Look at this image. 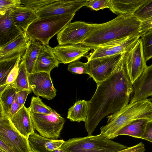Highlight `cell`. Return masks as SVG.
Returning <instances> with one entry per match:
<instances>
[{
	"label": "cell",
	"instance_id": "ac0fdd59",
	"mask_svg": "<svg viewBox=\"0 0 152 152\" xmlns=\"http://www.w3.org/2000/svg\"><path fill=\"white\" fill-rule=\"evenodd\" d=\"M60 63L54 53L52 48L48 44L42 45L35 63L33 73L45 72L50 73Z\"/></svg>",
	"mask_w": 152,
	"mask_h": 152
},
{
	"label": "cell",
	"instance_id": "b9f144b4",
	"mask_svg": "<svg viewBox=\"0 0 152 152\" xmlns=\"http://www.w3.org/2000/svg\"><path fill=\"white\" fill-rule=\"evenodd\" d=\"M0 150L5 152H13L12 150L8 145L0 140Z\"/></svg>",
	"mask_w": 152,
	"mask_h": 152
},
{
	"label": "cell",
	"instance_id": "d4e9b609",
	"mask_svg": "<svg viewBox=\"0 0 152 152\" xmlns=\"http://www.w3.org/2000/svg\"><path fill=\"white\" fill-rule=\"evenodd\" d=\"M88 101H77L68 110L67 118L71 121L85 122L88 114Z\"/></svg>",
	"mask_w": 152,
	"mask_h": 152
},
{
	"label": "cell",
	"instance_id": "4316f807",
	"mask_svg": "<svg viewBox=\"0 0 152 152\" xmlns=\"http://www.w3.org/2000/svg\"><path fill=\"white\" fill-rule=\"evenodd\" d=\"M18 67V75L16 79L11 85L16 89L17 92L24 90L31 91L29 85L28 74L24 60L23 57L20 59Z\"/></svg>",
	"mask_w": 152,
	"mask_h": 152
},
{
	"label": "cell",
	"instance_id": "3957f363",
	"mask_svg": "<svg viewBox=\"0 0 152 152\" xmlns=\"http://www.w3.org/2000/svg\"><path fill=\"white\" fill-rule=\"evenodd\" d=\"M107 118V124L100 128V134L106 138L112 139L121 129L134 121H152V102L147 99L129 103Z\"/></svg>",
	"mask_w": 152,
	"mask_h": 152
},
{
	"label": "cell",
	"instance_id": "60d3db41",
	"mask_svg": "<svg viewBox=\"0 0 152 152\" xmlns=\"http://www.w3.org/2000/svg\"><path fill=\"white\" fill-rule=\"evenodd\" d=\"M17 92L10 110L9 116L10 118H12L21 108L18 101Z\"/></svg>",
	"mask_w": 152,
	"mask_h": 152
},
{
	"label": "cell",
	"instance_id": "e575fe53",
	"mask_svg": "<svg viewBox=\"0 0 152 152\" xmlns=\"http://www.w3.org/2000/svg\"><path fill=\"white\" fill-rule=\"evenodd\" d=\"M20 0H0V15L4 14L8 10L21 5Z\"/></svg>",
	"mask_w": 152,
	"mask_h": 152
},
{
	"label": "cell",
	"instance_id": "74e56055",
	"mask_svg": "<svg viewBox=\"0 0 152 152\" xmlns=\"http://www.w3.org/2000/svg\"><path fill=\"white\" fill-rule=\"evenodd\" d=\"M141 139L152 143V121L147 122L145 130Z\"/></svg>",
	"mask_w": 152,
	"mask_h": 152
},
{
	"label": "cell",
	"instance_id": "4dcf8cb0",
	"mask_svg": "<svg viewBox=\"0 0 152 152\" xmlns=\"http://www.w3.org/2000/svg\"><path fill=\"white\" fill-rule=\"evenodd\" d=\"M134 15L141 21L152 18V0H148Z\"/></svg>",
	"mask_w": 152,
	"mask_h": 152
},
{
	"label": "cell",
	"instance_id": "44dd1931",
	"mask_svg": "<svg viewBox=\"0 0 152 152\" xmlns=\"http://www.w3.org/2000/svg\"><path fill=\"white\" fill-rule=\"evenodd\" d=\"M148 0H110V10L117 15H134Z\"/></svg>",
	"mask_w": 152,
	"mask_h": 152
},
{
	"label": "cell",
	"instance_id": "f35d334b",
	"mask_svg": "<svg viewBox=\"0 0 152 152\" xmlns=\"http://www.w3.org/2000/svg\"><path fill=\"white\" fill-rule=\"evenodd\" d=\"M20 60L18 61L16 66L9 74L6 83L11 84L16 79L18 74L19 64Z\"/></svg>",
	"mask_w": 152,
	"mask_h": 152
},
{
	"label": "cell",
	"instance_id": "8d00e7d4",
	"mask_svg": "<svg viewBox=\"0 0 152 152\" xmlns=\"http://www.w3.org/2000/svg\"><path fill=\"white\" fill-rule=\"evenodd\" d=\"M145 150V145L141 142L134 146L128 147L125 149L116 152H144Z\"/></svg>",
	"mask_w": 152,
	"mask_h": 152
},
{
	"label": "cell",
	"instance_id": "277c9868",
	"mask_svg": "<svg viewBox=\"0 0 152 152\" xmlns=\"http://www.w3.org/2000/svg\"><path fill=\"white\" fill-rule=\"evenodd\" d=\"M75 14L39 18L28 28L25 34L29 40L48 44L50 39L71 22Z\"/></svg>",
	"mask_w": 152,
	"mask_h": 152
},
{
	"label": "cell",
	"instance_id": "bcb514c9",
	"mask_svg": "<svg viewBox=\"0 0 152 152\" xmlns=\"http://www.w3.org/2000/svg\"><path fill=\"white\" fill-rule=\"evenodd\" d=\"M0 152H4V151H3L0 150Z\"/></svg>",
	"mask_w": 152,
	"mask_h": 152
},
{
	"label": "cell",
	"instance_id": "ab89813d",
	"mask_svg": "<svg viewBox=\"0 0 152 152\" xmlns=\"http://www.w3.org/2000/svg\"><path fill=\"white\" fill-rule=\"evenodd\" d=\"M31 91L29 90H24L17 92L18 101L21 108L24 105L27 96L31 92Z\"/></svg>",
	"mask_w": 152,
	"mask_h": 152
},
{
	"label": "cell",
	"instance_id": "9c48e42d",
	"mask_svg": "<svg viewBox=\"0 0 152 152\" xmlns=\"http://www.w3.org/2000/svg\"><path fill=\"white\" fill-rule=\"evenodd\" d=\"M140 34L114 41L100 45L86 56L88 60L113 56L129 50L137 44Z\"/></svg>",
	"mask_w": 152,
	"mask_h": 152
},
{
	"label": "cell",
	"instance_id": "5bb4252c",
	"mask_svg": "<svg viewBox=\"0 0 152 152\" xmlns=\"http://www.w3.org/2000/svg\"><path fill=\"white\" fill-rule=\"evenodd\" d=\"M91 49V47L82 44L58 45L52 48L60 63L64 64L79 60Z\"/></svg>",
	"mask_w": 152,
	"mask_h": 152
},
{
	"label": "cell",
	"instance_id": "30bf717a",
	"mask_svg": "<svg viewBox=\"0 0 152 152\" xmlns=\"http://www.w3.org/2000/svg\"><path fill=\"white\" fill-rule=\"evenodd\" d=\"M92 27V24L84 22L70 23L57 34L58 45L81 44Z\"/></svg>",
	"mask_w": 152,
	"mask_h": 152
},
{
	"label": "cell",
	"instance_id": "5b68a950",
	"mask_svg": "<svg viewBox=\"0 0 152 152\" xmlns=\"http://www.w3.org/2000/svg\"><path fill=\"white\" fill-rule=\"evenodd\" d=\"M61 146L68 152H116L128 147L101 134L71 138L65 141Z\"/></svg>",
	"mask_w": 152,
	"mask_h": 152
},
{
	"label": "cell",
	"instance_id": "2e32d148",
	"mask_svg": "<svg viewBox=\"0 0 152 152\" xmlns=\"http://www.w3.org/2000/svg\"><path fill=\"white\" fill-rule=\"evenodd\" d=\"M13 9L0 15V47L23 34L15 25L12 17Z\"/></svg>",
	"mask_w": 152,
	"mask_h": 152
},
{
	"label": "cell",
	"instance_id": "d590c367",
	"mask_svg": "<svg viewBox=\"0 0 152 152\" xmlns=\"http://www.w3.org/2000/svg\"><path fill=\"white\" fill-rule=\"evenodd\" d=\"M152 29V18L141 21L138 32L140 35Z\"/></svg>",
	"mask_w": 152,
	"mask_h": 152
},
{
	"label": "cell",
	"instance_id": "ee69618b",
	"mask_svg": "<svg viewBox=\"0 0 152 152\" xmlns=\"http://www.w3.org/2000/svg\"><path fill=\"white\" fill-rule=\"evenodd\" d=\"M10 85L7 83H6L1 86H0V94H1Z\"/></svg>",
	"mask_w": 152,
	"mask_h": 152
},
{
	"label": "cell",
	"instance_id": "836d02e7",
	"mask_svg": "<svg viewBox=\"0 0 152 152\" xmlns=\"http://www.w3.org/2000/svg\"><path fill=\"white\" fill-rule=\"evenodd\" d=\"M86 6L95 11L110 7V0H88Z\"/></svg>",
	"mask_w": 152,
	"mask_h": 152
},
{
	"label": "cell",
	"instance_id": "7c38bea8",
	"mask_svg": "<svg viewBox=\"0 0 152 152\" xmlns=\"http://www.w3.org/2000/svg\"><path fill=\"white\" fill-rule=\"evenodd\" d=\"M88 0H57L36 11L39 18L66 14H74L86 6Z\"/></svg>",
	"mask_w": 152,
	"mask_h": 152
},
{
	"label": "cell",
	"instance_id": "7a4b0ae2",
	"mask_svg": "<svg viewBox=\"0 0 152 152\" xmlns=\"http://www.w3.org/2000/svg\"><path fill=\"white\" fill-rule=\"evenodd\" d=\"M141 23L134 15H122L106 23H92L90 31L81 44L94 49L114 41L138 35Z\"/></svg>",
	"mask_w": 152,
	"mask_h": 152
},
{
	"label": "cell",
	"instance_id": "603a6c76",
	"mask_svg": "<svg viewBox=\"0 0 152 152\" xmlns=\"http://www.w3.org/2000/svg\"><path fill=\"white\" fill-rule=\"evenodd\" d=\"M37 40H29L25 52L22 56L29 75L33 73L34 66L42 45Z\"/></svg>",
	"mask_w": 152,
	"mask_h": 152
},
{
	"label": "cell",
	"instance_id": "ba28073f",
	"mask_svg": "<svg viewBox=\"0 0 152 152\" xmlns=\"http://www.w3.org/2000/svg\"><path fill=\"white\" fill-rule=\"evenodd\" d=\"M122 53L88 60L86 64L88 75L97 85L107 79L116 70Z\"/></svg>",
	"mask_w": 152,
	"mask_h": 152
},
{
	"label": "cell",
	"instance_id": "8992f818",
	"mask_svg": "<svg viewBox=\"0 0 152 152\" xmlns=\"http://www.w3.org/2000/svg\"><path fill=\"white\" fill-rule=\"evenodd\" d=\"M29 110L34 128L39 134L51 139L58 140L65 122V119L53 109L49 115L34 113Z\"/></svg>",
	"mask_w": 152,
	"mask_h": 152
},
{
	"label": "cell",
	"instance_id": "d6986e66",
	"mask_svg": "<svg viewBox=\"0 0 152 152\" xmlns=\"http://www.w3.org/2000/svg\"><path fill=\"white\" fill-rule=\"evenodd\" d=\"M29 112L28 107L27 108L24 105L10 118L16 129L27 138L35 132Z\"/></svg>",
	"mask_w": 152,
	"mask_h": 152
},
{
	"label": "cell",
	"instance_id": "8fae6325",
	"mask_svg": "<svg viewBox=\"0 0 152 152\" xmlns=\"http://www.w3.org/2000/svg\"><path fill=\"white\" fill-rule=\"evenodd\" d=\"M125 56L127 71L133 85L147 66L143 55L141 38L133 48L125 53Z\"/></svg>",
	"mask_w": 152,
	"mask_h": 152
},
{
	"label": "cell",
	"instance_id": "d6a6232c",
	"mask_svg": "<svg viewBox=\"0 0 152 152\" xmlns=\"http://www.w3.org/2000/svg\"><path fill=\"white\" fill-rule=\"evenodd\" d=\"M68 70L74 74H88L86 68V63H83L79 60L73 61L69 64Z\"/></svg>",
	"mask_w": 152,
	"mask_h": 152
},
{
	"label": "cell",
	"instance_id": "7402d4cb",
	"mask_svg": "<svg viewBox=\"0 0 152 152\" xmlns=\"http://www.w3.org/2000/svg\"><path fill=\"white\" fill-rule=\"evenodd\" d=\"M28 140L32 151L38 149L49 151L59 148L65 141L63 140H54L45 137L35 132L29 136Z\"/></svg>",
	"mask_w": 152,
	"mask_h": 152
},
{
	"label": "cell",
	"instance_id": "ffe728a7",
	"mask_svg": "<svg viewBox=\"0 0 152 152\" xmlns=\"http://www.w3.org/2000/svg\"><path fill=\"white\" fill-rule=\"evenodd\" d=\"M12 16L17 27L25 34L29 26L39 18L36 11L25 6L12 9Z\"/></svg>",
	"mask_w": 152,
	"mask_h": 152
},
{
	"label": "cell",
	"instance_id": "f6af8a7d",
	"mask_svg": "<svg viewBox=\"0 0 152 152\" xmlns=\"http://www.w3.org/2000/svg\"><path fill=\"white\" fill-rule=\"evenodd\" d=\"M148 99L152 102V96L149 97Z\"/></svg>",
	"mask_w": 152,
	"mask_h": 152
},
{
	"label": "cell",
	"instance_id": "6da1fadb",
	"mask_svg": "<svg viewBox=\"0 0 152 152\" xmlns=\"http://www.w3.org/2000/svg\"><path fill=\"white\" fill-rule=\"evenodd\" d=\"M96 91L88 101V114L85 128L91 135L101 121L108 115L123 108L130 103L133 91L127 71L125 53L111 76L97 85Z\"/></svg>",
	"mask_w": 152,
	"mask_h": 152
},
{
	"label": "cell",
	"instance_id": "484cf974",
	"mask_svg": "<svg viewBox=\"0 0 152 152\" xmlns=\"http://www.w3.org/2000/svg\"><path fill=\"white\" fill-rule=\"evenodd\" d=\"M17 92L16 89L10 84L0 94V116L9 117L11 106Z\"/></svg>",
	"mask_w": 152,
	"mask_h": 152
},
{
	"label": "cell",
	"instance_id": "1f68e13d",
	"mask_svg": "<svg viewBox=\"0 0 152 152\" xmlns=\"http://www.w3.org/2000/svg\"><path fill=\"white\" fill-rule=\"evenodd\" d=\"M57 0H21L22 4L35 11Z\"/></svg>",
	"mask_w": 152,
	"mask_h": 152
},
{
	"label": "cell",
	"instance_id": "7bdbcfd3",
	"mask_svg": "<svg viewBox=\"0 0 152 152\" xmlns=\"http://www.w3.org/2000/svg\"><path fill=\"white\" fill-rule=\"evenodd\" d=\"M32 151L33 152H68L61 146L59 148L52 151L38 149L34 150Z\"/></svg>",
	"mask_w": 152,
	"mask_h": 152
},
{
	"label": "cell",
	"instance_id": "9a60e30c",
	"mask_svg": "<svg viewBox=\"0 0 152 152\" xmlns=\"http://www.w3.org/2000/svg\"><path fill=\"white\" fill-rule=\"evenodd\" d=\"M133 86L129 103L147 99L152 96V64L147 66Z\"/></svg>",
	"mask_w": 152,
	"mask_h": 152
},
{
	"label": "cell",
	"instance_id": "4fadbf2b",
	"mask_svg": "<svg viewBox=\"0 0 152 152\" xmlns=\"http://www.w3.org/2000/svg\"><path fill=\"white\" fill-rule=\"evenodd\" d=\"M28 80L30 88L36 96L49 100L56 96V90L53 85L50 73H32L28 75Z\"/></svg>",
	"mask_w": 152,
	"mask_h": 152
},
{
	"label": "cell",
	"instance_id": "f546056e",
	"mask_svg": "<svg viewBox=\"0 0 152 152\" xmlns=\"http://www.w3.org/2000/svg\"><path fill=\"white\" fill-rule=\"evenodd\" d=\"M140 36L143 55L147 61L152 58V29Z\"/></svg>",
	"mask_w": 152,
	"mask_h": 152
},
{
	"label": "cell",
	"instance_id": "f1b7e54d",
	"mask_svg": "<svg viewBox=\"0 0 152 152\" xmlns=\"http://www.w3.org/2000/svg\"><path fill=\"white\" fill-rule=\"evenodd\" d=\"M28 108L34 113L46 115L51 114L53 111V109L42 102L39 96L32 97Z\"/></svg>",
	"mask_w": 152,
	"mask_h": 152
},
{
	"label": "cell",
	"instance_id": "e0dca14e",
	"mask_svg": "<svg viewBox=\"0 0 152 152\" xmlns=\"http://www.w3.org/2000/svg\"><path fill=\"white\" fill-rule=\"evenodd\" d=\"M29 41L23 34L0 47V61L23 56Z\"/></svg>",
	"mask_w": 152,
	"mask_h": 152
},
{
	"label": "cell",
	"instance_id": "83f0119b",
	"mask_svg": "<svg viewBox=\"0 0 152 152\" xmlns=\"http://www.w3.org/2000/svg\"><path fill=\"white\" fill-rule=\"evenodd\" d=\"M21 56L12 59L0 61V86L6 83L7 77L18 61L20 60Z\"/></svg>",
	"mask_w": 152,
	"mask_h": 152
},
{
	"label": "cell",
	"instance_id": "cb8c5ba5",
	"mask_svg": "<svg viewBox=\"0 0 152 152\" xmlns=\"http://www.w3.org/2000/svg\"><path fill=\"white\" fill-rule=\"evenodd\" d=\"M149 121L142 119L134 121L121 129L116 134L115 137L119 135H126L141 139Z\"/></svg>",
	"mask_w": 152,
	"mask_h": 152
},
{
	"label": "cell",
	"instance_id": "52a82bcc",
	"mask_svg": "<svg viewBox=\"0 0 152 152\" xmlns=\"http://www.w3.org/2000/svg\"><path fill=\"white\" fill-rule=\"evenodd\" d=\"M0 140L8 145L13 152H33L28 138L22 135L6 116H0Z\"/></svg>",
	"mask_w": 152,
	"mask_h": 152
}]
</instances>
